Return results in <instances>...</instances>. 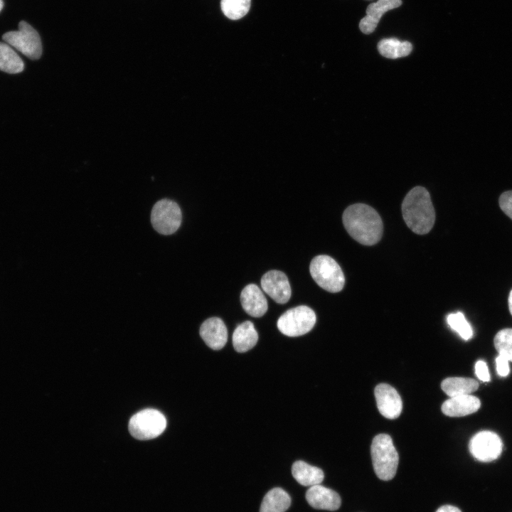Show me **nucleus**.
Returning a JSON list of instances; mask_svg holds the SVG:
<instances>
[{
  "label": "nucleus",
  "mask_w": 512,
  "mask_h": 512,
  "mask_svg": "<svg viewBox=\"0 0 512 512\" xmlns=\"http://www.w3.org/2000/svg\"><path fill=\"white\" fill-rule=\"evenodd\" d=\"M290 504L289 495L281 488H274L263 498L260 512H285Z\"/></svg>",
  "instance_id": "20"
},
{
  "label": "nucleus",
  "mask_w": 512,
  "mask_h": 512,
  "mask_svg": "<svg viewBox=\"0 0 512 512\" xmlns=\"http://www.w3.org/2000/svg\"><path fill=\"white\" fill-rule=\"evenodd\" d=\"M250 0H221V9L230 19L238 20L247 14L250 8Z\"/></svg>",
  "instance_id": "23"
},
{
  "label": "nucleus",
  "mask_w": 512,
  "mask_h": 512,
  "mask_svg": "<svg viewBox=\"0 0 512 512\" xmlns=\"http://www.w3.org/2000/svg\"><path fill=\"white\" fill-rule=\"evenodd\" d=\"M316 321L314 311L302 305L288 309L277 320V328L284 335L299 336L309 332Z\"/></svg>",
  "instance_id": "5"
},
{
  "label": "nucleus",
  "mask_w": 512,
  "mask_h": 512,
  "mask_svg": "<svg viewBox=\"0 0 512 512\" xmlns=\"http://www.w3.org/2000/svg\"><path fill=\"white\" fill-rule=\"evenodd\" d=\"M342 220L348 234L362 245H375L382 237V220L378 212L366 204L348 206L343 213Z\"/></svg>",
  "instance_id": "1"
},
{
  "label": "nucleus",
  "mask_w": 512,
  "mask_h": 512,
  "mask_svg": "<svg viewBox=\"0 0 512 512\" xmlns=\"http://www.w3.org/2000/svg\"><path fill=\"white\" fill-rule=\"evenodd\" d=\"M449 327L457 332L464 340L473 336V330L462 312L450 314L447 318Z\"/></svg>",
  "instance_id": "25"
},
{
  "label": "nucleus",
  "mask_w": 512,
  "mask_h": 512,
  "mask_svg": "<svg viewBox=\"0 0 512 512\" xmlns=\"http://www.w3.org/2000/svg\"><path fill=\"white\" fill-rule=\"evenodd\" d=\"M3 6H4V1H3V0H0V11H1Z\"/></svg>",
  "instance_id": "31"
},
{
  "label": "nucleus",
  "mask_w": 512,
  "mask_h": 512,
  "mask_svg": "<svg viewBox=\"0 0 512 512\" xmlns=\"http://www.w3.org/2000/svg\"><path fill=\"white\" fill-rule=\"evenodd\" d=\"M401 4V0H378L370 4L366 9V16L359 23L360 30L365 34L371 33L385 12L398 8Z\"/></svg>",
  "instance_id": "16"
},
{
  "label": "nucleus",
  "mask_w": 512,
  "mask_h": 512,
  "mask_svg": "<svg viewBox=\"0 0 512 512\" xmlns=\"http://www.w3.org/2000/svg\"><path fill=\"white\" fill-rule=\"evenodd\" d=\"M374 394L378 409L383 416L390 420L400 416L402 410V402L393 387L386 383H380L375 388Z\"/></svg>",
  "instance_id": "10"
},
{
  "label": "nucleus",
  "mask_w": 512,
  "mask_h": 512,
  "mask_svg": "<svg viewBox=\"0 0 512 512\" xmlns=\"http://www.w3.org/2000/svg\"><path fill=\"white\" fill-rule=\"evenodd\" d=\"M2 39L31 60H38L41 56L42 44L40 36L24 21L18 23V31L5 33Z\"/></svg>",
  "instance_id": "7"
},
{
  "label": "nucleus",
  "mask_w": 512,
  "mask_h": 512,
  "mask_svg": "<svg viewBox=\"0 0 512 512\" xmlns=\"http://www.w3.org/2000/svg\"><path fill=\"white\" fill-rule=\"evenodd\" d=\"M200 335L205 343L213 350L221 349L228 340V330L218 317L206 319L201 326Z\"/></svg>",
  "instance_id": "12"
},
{
  "label": "nucleus",
  "mask_w": 512,
  "mask_h": 512,
  "mask_svg": "<svg viewBox=\"0 0 512 512\" xmlns=\"http://www.w3.org/2000/svg\"><path fill=\"white\" fill-rule=\"evenodd\" d=\"M378 50L383 56L396 59L408 55L412 46L409 41H401L394 38H384L378 42Z\"/></svg>",
  "instance_id": "21"
},
{
  "label": "nucleus",
  "mask_w": 512,
  "mask_h": 512,
  "mask_svg": "<svg viewBox=\"0 0 512 512\" xmlns=\"http://www.w3.org/2000/svg\"><path fill=\"white\" fill-rule=\"evenodd\" d=\"M475 373L478 378L484 382L490 380V374L486 363L484 361H479L475 364Z\"/></svg>",
  "instance_id": "27"
},
{
  "label": "nucleus",
  "mask_w": 512,
  "mask_h": 512,
  "mask_svg": "<svg viewBox=\"0 0 512 512\" xmlns=\"http://www.w3.org/2000/svg\"><path fill=\"white\" fill-rule=\"evenodd\" d=\"M370 453L377 476L383 481L392 479L397 471L399 456L391 437L387 434L376 435L372 441Z\"/></svg>",
  "instance_id": "3"
},
{
  "label": "nucleus",
  "mask_w": 512,
  "mask_h": 512,
  "mask_svg": "<svg viewBox=\"0 0 512 512\" xmlns=\"http://www.w3.org/2000/svg\"><path fill=\"white\" fill-rule=\"evenodd\" d=\"M261 287L274 302L287 303L291 297V287L287 275L279 270H270L261 279Z\"/></svg>",
  "instance_id": "11"
},
{
  "label": "nucleus",
  "mask_w": 512,
  "mask_h": 512,
  "mask_svg": "<svg viewBox=\"0 0 512 512\" xmlns=\"http://www.w3.org/2000/svg\"><path fill=\"white\" fill-rule=\"evenodd\" d=\"M494 343L499 355L512 362V329L500 330L494 337Z\"/></svg>",
  "instance_id": "24"
},
{
  "label": "nucleus",
  "mask_w": 512,
  "mask_h": 512,
  "mask_svg": "<svg viewBox=\"0 0 512 512\" xmlns=\"http://www.w3.org/2000/svg\"><path fill=\"white\" fill-rule=\"evenodd\" d=\"M442 390L449 397L469 395L479 388V383L470 378L451 377L441 383Z\"/></svg>",
  "instance_id": "19"
},
{
  "label": "nucleus",
  "mask_w": 512,
  "mask_h": 512,
  "mask_svg": "<svg viewBox=\"0 0 512 512\" xmlns=\"http://www.w3.org/2000/svg\"><path fill=\"white\" fill-rule=\"evenodd\" d=\"M292 474L299 484L306 486L320 484L324 478V472L320 468L304 461H297L293 464Z\"/></svg>",
  "instance_id": "18"
},
{
  "label": "nucleus",
  "mask_w": 512,
  "mask_h": 512,
  "mask_svg": "<svg viewBox=\"0 0 512 512\" xmlns=\"http://www.w3.org/2000/svg\"><path fill=\"white\" fill-rule=\"evenodd\" d=\"M257 340V332L250 321L239 324L233 334V345L239 353L246 352L253 348Z\"/></svg>",
  "instance_id": "17"
},
{
  "label": "nucleus",
  "mask_w": 512,
  "mask_h": 512,
  "mask_svg": "<svg viewBox=\"0 0 512 512\" xmlns=\"http://www.w3.org/2000/svg\"><path fill=\"white\" fill-rule=\"evenodd\" d=\"M503 443L499 436L491 431L476 433L470 440L469 449L478 461L489 462L496 460L502 452Z\"/></svg>",
  "instance_id": "9"
},
{
  "label": "nucleus",
  "mask_w": 512,
  "mask_h": 512,
  "mask_svg": "<svg viewBox=\"0 0 512 512\" xmlns=\"http://www.w3.org/2000/svg\"><path fill=\"white\" fill-rule=\"evenodd\" d=\"M402 213L412 232L418 235L428 233L434 225L435 212L427 189L422 186L411 189L402 201Z\"/></svg>",
  "instance_id": "2"
},
{
  "label": "nucleus",
  "mask_w": 512,
  "mask_h": 512,
  "mask_svg": "<svg viewBox=\"0 0 512 512\" xmlns=\"http://www.w3.org/2000/svg\"><path fill=\"white\" fill-rule=\"evenodd\" d=\"M508 308L509 311L512 315V290L511 291L508 297Z\"/></svg>",
  "instance_id": "30"
},
{
  "label": "nucleus",
  "mask_w": 512,
  "mask_h": 512,
  "mask_svg": "<svg viewBox=\"0 0 512 512\" xmlns=\"http://www.w3.org/2000/svg\"><path fill=\"white\" fill-rule=\"evenodd\" d=\"M496 370L500 376L505 377L509 373L508 361L501 355H498L496 358Z\"/></svg>",
  "instance_id": "28"
},
{
  "label": "nucleus",
  "mask_w": 512,
  "mask_h": 512,
  "mask_svg": "<svg viewBox=\"0 0 512 512\" xmlns=\"http://www.w3.org/2000/svg\"><path fill=\"white\" fill-rule=\"evenodd\" d=\"M166 420L157 410L145 409L134 415L129 422V431L137 439L146 440L159 436L165 430Z\"/></svg>",
  "instance_id": "6"
},
{
  "label": "nucleus",
  "mask_w": 512,
  "mask_h": 512,
  "mask_svg": "<svg viewBox=\"0 0 512 512\" xmlns=\"http://www.w3.org/2000/svg\"><path fill=\"white\" fill-rule=\"evenodd\" d=\"M480 400L471 394L449 398L442 405V412L449 417H463L478 411Z\"/></svg>",
  "instance_id": "15"
},
{
  "label": "nucleus",
  "mask_w": 512,
  "mask_h": 512,
  "mask_svg": "<svg viewBox=\"0 0 512 512\" xmlns=\"http://www.w3.org/2000/svg\"><path fill=\"white\" fill-rule=\"evenodd\" d=\"M310 274L316 283L324 290L336 293L342 290L345 277L339 265L328 255H318L309 265Z\"/></svg>",
  "instance_id": "4"
},
{
  "label": "nucleus",
  "mask_w": 512,
  "mask_h": 512,
  "mask_svg": "<svg viewBox=\"0 0 512 512\" xmlns=\"http://www.w3.org/2000/svg\"><path fill=\"white\" fill-rule=\"evenodd\" d=\"M498 203L501 209L512 219V191L503 192L499 197Z\"/></svg>",
  "instance_id": "26"
},
{
  "label": "nucleus",
  "mask_w": 512,
  "mask_h": 512,
  "mask_svg": "<svg viewBox=\"0 0 512 512\" xmlns=\"http://www.w3.org/2000/svg\"><path fill=\"white\" fill-rule=\"evenodd\" d=\"M23 69V61L16 51L8 43L0 42V70L16 74Z\"/></svg>",
  "instance_id": "22"
},
{
  "label": "nucleus",
  "mask_w": 512,
  "mask_h": 512,
  "mask_svg": "<svg viewBox=\"0 0 512 512\" xmlns=\"http://www.w3.org/2000/svg\"><path fill=\"white\" fill-rule=\"evenodd\" d=\"M182 220L179 206L174 201L164 198L157 201L151 212V223L159 233L169 235L180 227Z\"/></svg>",
  "instance_id": "8"
},
{
  "label": "nucleus",
  "mask_w": 512,
  "mask_h": 512,
  "mask_svg": "<svg viewBox=\"0 0 512 512\" xmlns=\"http://www.w3.org/2000/svg\"><path fill=\"white\" fill-rule=\"evenodd\" d=\"M308 503L316 509L336 511L341 506L339 495L320 484L311 486L306 493Z\"/></svg>",
  "instance_id": "13"
},
{
  "label": "nucleus",
  "mask_w": 512,
  "mask_h": 512,
  "mask_svg": "<svg viewBox=\"0 0 512 512\" xmlns=\"http://www.w3.org/2000/svg\"><path fill=\"white\" fill-rule=\"evenodd\" d=\"M436 512H462L457 507L445 505L439 507Z\"/></svg>",
  "instance_id": "29"
},
{
  "label": "nucleus",
  "mask_w": 512,
  "mask_h": 512,
  "mask_svg": "<svg viewBox=\"0 0 512 512\" xmlns=\"http://www.w3.org/2000/svg\"><path fill=\"white\" fill-rule=\"evenodd\" d=\"M240 302L245 312L253 317L262 316L268 309L266 297L255 284H247L242 290Z\"/></svg>",
  "instance_id": "14"
}]
</instances>
